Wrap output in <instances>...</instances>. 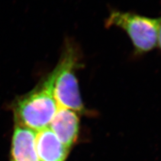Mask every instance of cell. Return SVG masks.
Instances as JSON below:
<instances>
[{"instance_id": "cell-1", "label": "cell", "mask_w": 161, "mask_h": 161, "mask_svg": "<svg viewBox=\"0 0 161 161\" xmlns=\"http://www.w3.org/2000/svg\"><path fill=\"white\" fill-rule=\"evenodd\" d=\"M55 76L54 69L38 87L18 100L14 108L18 125L35 132L48 128L58 108L53 93Z\"/></svg>"}, {"instance_id": "cell-2", "label": "cell", "mask_w": 161, "mask_h": 161, "mask_svg": "<svg viewBox=\"0 0 161 161\" xmlns=\"http://www.w3.org/2000/svg\"><path fill=\"white\" fill-rule=\"evenodd\" d=\"M161 17L149 18L132 12L113 11L106 26L122 29L131 40L136 54L148 53L157 46Z\"/></svg>"}, {"instance_id": "cell-3", "label": "cell", "mask_w": 161, "mask_h": 161, "mask_svg": "<svg viewBox=\"0 0 161 161\" xmlns=\"http://www.w3.org/2000/svg\"><path fill=\"white\" fill-rule=\"evenodd\" d=\"M78 64L76 50L70 45L55 68L53 93L58 107L81 113L85 112V107L75 73Z\"/></svg>"}, {"instance_id": "cell-4", "label": "cell", "mask_w": 161, "mask_h": 161, "mask_svg": "<svg viewBox=\"0 0 161 161\" xmlns=\"http://www.w3.org/2000/svg\"><path fill=\"white\" fill-rule=\"evenodd\" d=\"M59 140L69 148L76 141L79 129V119L76 112L58 107L50 128Z\"/></svg>"}, {"instance_id": "cell-5", "label": "cell", "mask_w": 161, "mask_h": 161, "mask_svg": "<svg viewBox=\"0 0 161 161\" xmlns=\"http://www.w3.org/2000/svg\"><path fill=\"white\" fill-rule=\"evenodd\" d=\"M36 132L17 125L12 144V161H39L36 147Z\"/></svg>"}, {"instance_id": "cell-6", "label": "cell", "mask_w": 161, "mask_h": 161, "mask_svg": "<svg viewBox=\"0 0 161 161\" xmlns=\"http://www.w3.org/2000/svg\"><path fill=\"white\" fill-rule=\"evenodd\" d=\"M36 147L39 161H64L69 150L49 128L37 132Z\"/></svg>"}, {"instance_id": "cell-7", "label": "cell", "mask_w": 161, "mask_h": 161, "mask_svg": "<svg viewBox=\"0 0 161 161\" xmlns=\"http://www.w3.org/2000/svg\"><path fill=\"white\" fill-rule=\"evenodd\" d=\"M157 46L160 48L161 50V22L160 25V28H159V32H158V43Z\"/></svg>"}]
</instances>
